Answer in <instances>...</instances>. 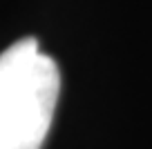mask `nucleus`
<instances>
[{
	"mask_svg": "<svg viewBox=\"0 0 152 149\" xmlns=\"http://www.w3.org/2000/svg\"><path fill=\"white\" fill-rule=\"evenodd\" d=\"M61 93L58 65L20 38L0 54V149H40Z\"/></svg>",
	"mask_w": 152,
	"mask_h": 149,
	"instance_id": "f257e3e1",
	"label": "nucleus"
}]
</instances>
